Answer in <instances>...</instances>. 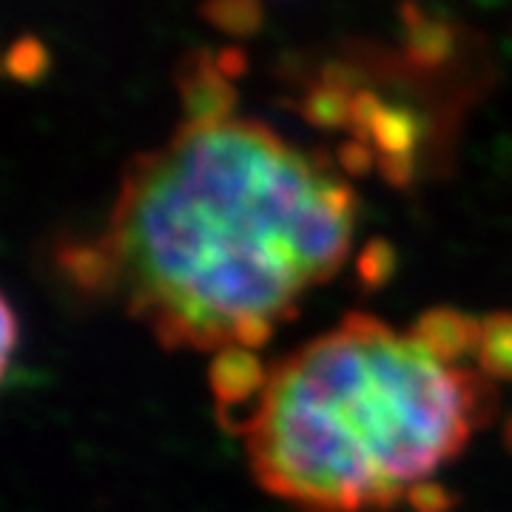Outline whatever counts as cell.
<instances>
[{
    "label": "cell",
    "mask_w": 512,
    "mask_h": 512,
    "mask_svg": "<svg viewBox=\"0 0 512 512\" xmlns=\"http://www.w3.org/2000/svg\"><path fill=\"white\" fill-rule=\"evenodd\" d=\"M6 69L15 74V77H37V74L46 69V52L43 46L37 43L35 37H20L15 40V46L9 49L6 55Z\"/></svg>",
    "instance_id": "obj_4"
},
{
    "label": "cell",
    "mask_w": 512,
    "mask_h": 512,
    "mask_svg": "<svg viewBox=\"0 0 512 512\" xmlns=\"http://www.w3.org/2000/svg\"><path fill=\"white\" fill-rule=\"evenodd\" d=\"M202 18L228 35H254L262 23L259 0H205Z\"/></svg>",
    "instance_id": "obj_3"
},
{
    "label": "cell",
    "mask_w": 512,
    "mask_h": 512,
    "mask_svg": "<svg viewBox=\"0 0 512 512\" xmlns=\"http://www.w3.org/2000/svg\"><path fill=\"white\" fill-rule=\"evenodd\" d=\"M356 220L348 180L262 120L183 114L126 165L103 225L60 268L163 348L256 353L345 268Z\"/></svg>",
    "instance_id": "obj_1"
},
{
    "label": "cell",
    "mask_w": 512,
    "mask_h": 512,
    "mask_svg": "<svg viewBox=\"0 0 512 512\" xmlns=\"http://www.w3.org/2000/svg\"><path fill=\"white\" fill-rule=\"evenodd\" d=\"M214 396L256 484L299 512L430 501L512 387V313H350L282 359L217 356Z\"/></svg>",
    "instance_id": "obj_2"
}]
</instances>
